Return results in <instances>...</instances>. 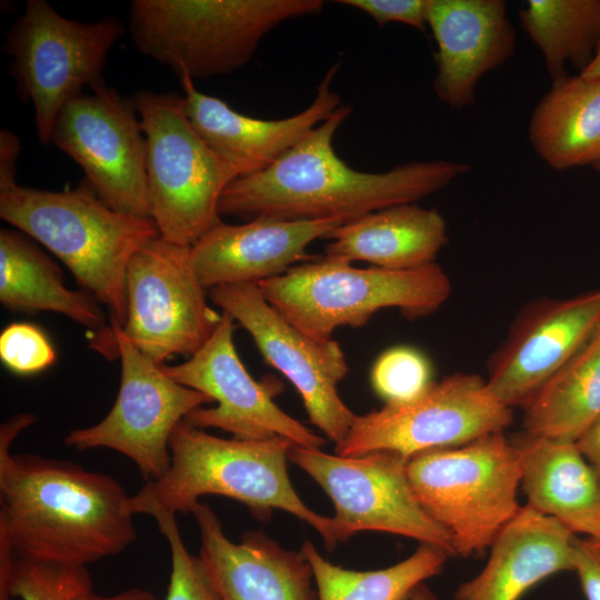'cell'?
Segmentation results:
<instances>
[{
	"label": "cell",
	"instance_id": "1",
	"mask_svg": "<svg viewBox=\"0 0 600 600\" xmlns=\"http://www.w3.org/2000/svg\"><path fill=\"white\" fill-rule=\"evenodd\" d=\"M34 421L19 413L0 427V547L74 568L124 551L137 532L120 482L70 461L10 452Z\"/></svg>",
	"mask_w": 600,
	"mask_h": 600
},
{
	"label": "cell",
	"instance_id": "2",
	"mask_svg": "<svg viewBox=\"0 0 600 600\" xmlns=\"http://www.w3.org/2000/svg\"><path fill=\"white\" fill-rule=\"evenodd\" d=\"M352 112L341 104L263 171L241 176L224 189L218 211L246 221L338 220L342 223L392 206L416 203L470 170L447 160L403 163L386 172L350 168L332 140Z\"/></svg>",
	"mask_w": 600,
	"mask_h": 600
},
{
	"label": "cell",
	"instance_id": "3",
	"mask_svg": "<svg viewBox=\"0 0 600 600\" xmlns=\"http://www.w3.org/2000/svg\"><path fill=\"white\" fill-rule=\"evenodd\" d=\"M292 444L282 437L223 439L182 420L170 438L169 470L130 497V510L133 514L154 509L186 514L192 512L200 497L223 496L240 501L260 520H268L272 509L296 516L312 526L331 551L338 543L333 519L311 510L288 476Z\"/></svg>",
	"mask_w": 600,
	"mask_h": 600
},
{
	"label": "cell",
	"instance_id": "4",
	"mask_svg": "<svg viewBox=\"0 0 600 600\" xmlns=\"http://www.w3.org/2000/svg\"><path fill=\"white\" fill-rule=\"evenodd\" d=\"M0 217L58 257L82 289L127 321V269L132 256L160 236L151 218L120 213L89 183L66 191L16 184L0 190Z\"/></svg>",
	"mask_w": 600,
	"mask_h": 600
},
{
	"label": "cell",
	"instance_id": "5",
	"mask_svg": "<svg viewBox=\"0 0 600 600\" xmlns=\"http://www.w3.org/2000/svg\"><path fill=\"white\" fill-rule=\"evenodd\" d=\"M322 0H132L136 49L192 80L229 74L280 23L323 10Z\"/></svg>",
	"mask_w": 600,
	"mask_h": 600
},
{
	"label": "cell",
	"instance_id": "6",
	"mask_svg": "<svg viewBox=\"0 0 600 600\" xmlns=\"http://www.w3.org/2000/svg\"><path fill=\"white\" fill-rule=\"evenodd\" d=\"M266 300L308 337L326 342L341 327L364 326L379 310L398 308L407 317L438 310L451 281L437 263L407 270L356 268L323 256L258 283Z\"/></svg>",
	"mask_w": 600,
	"mask_h": 600
},
{
	"label": "cell",
	"instance_id": "7",
	"mask_svg": "<svg viewBox=\"0 0 600 600\" xmlns=\"http://www.w3.org/2000/svg\"><path fill=\"white\" fill-rule=\"evenodd\" d=\"M422 509L451 536L456 556H482L521 506L516 448L503 431L431 449L407 464Z\"/></svg>",
	"mask_w": 600,
	"mask_h": 600
},
{
	"label": "cell",
	"instance_id": "8",
	"mask_svg": "<svg viewBox=\"0 0 600 600\" xmlns=\"http://www.w3.org/2000/svg\"><path fill=\"white\" fill-rule=\"evenodd\" d=\"M132 99L147 141L151 218L162 239L192 247L222 222L220 198L239 173L194 131L184 96L139 90Z\"/></svg>",
	"mask_w": 600,
	"mask_h": 600
},
{
	"label": "cell",
	"instance_id": "9",
	"mask_svg": "<svg viewBox=\"0 0 600 600\" xmlns=\"http://www.w3.org/2000/svg\"><path fill=\"white\" fill-rule=\"evenodd\" d=\"M123 33L117 16L81 22L62 17L44 0L27 1L6 32L3 52L19 98L33 106L39 142H52L61 110L83 88L93 92L107 87L106 61Z\"/></svg>",
	"mask_w": 600,
	"mask_h": 600
},
{
	"label": "cell",
	"instance_id": "10",
	"mask_svg": "<svg viewBox=\"0 0 600 600\" xmlns=\"http://www.w3.org/2000/svg\"><path fill=\"white\" fill-rule=\"evenodd\" d=\"M121 363L117 399L98 423L70 431L64 443L78 451L108 448L137 466L143 479L156 481L170 468L169 442L174 428L194 409L213 403L207 394L180 384L110 321Z\"/></svg>",
	"mask_w": 600,
	"mask_h": 600
},
{
	"label": "cell",
	"instance_id": "11",
	"mask_svg": "<svg viewBox=\"0 0 600 600\" xmlns=\"http://www.w3.org/2000/svg\"><path fill=\"white\" fill-rule=\"evenodd\" d=\"M288 459L333 501L338 542L359 531H382L437 546L456 557L450 533L420 506L409 482V459L380 450L359 457L292 444Z\"/></svg>",
	"mask_w": 600,
	"mask_h": 600
},
{
	"label": "cell",
	"instance_id": "12",
	"mask_svg": "<svg viewBox=\"0 0 600 600\" xmlns=\"http://www.w3.org/2000/svg\"><path fill=\"white\" fill-rule=\"evenodd\" d=\"M511 421L512 409L493 396L484 379L454 373L432 381L411 401L386 403L379 410L356 416L334 453L359 457L388 450L410 459L427 450L457 447L504 431Z\"/></svg>",
	"mask_w": 600,
	"mask_h": 600
},
{
	"label": "cell",
	"instance_id": "13",
	"mask_svg": "<svg viewBox=\"0 0 600 600\" xmlns=\"http://www.w3.org/2000/svg\"><path fill=\"white\" fill-rule=\"evenodd\" d=\"M191 262V247L160 236L144 243L127 269L126 337L157 364L193 356L210 339L221 313Z\"/></svg>",
	"mask_w": 600,
	"mask_h": 600
},
{
	"label": "cell",
	"instance_id": "14",
	"mask_svg": "<svg viewBox=\"0 0 600 600\" xmlns=\"http://www.w3.org/2000/svg\"><path fill=\"white\" fill-rule=\"evenodd\" d=\"M210 300L252 337L264 361L299 392L310 423L340 444L357 414L341 400L338 384L349 366L338 341H317L288 322L263 297L257 283L209 289Z\"/></svg>",
	"mask_w": 600,
	"mask_h": 600
},
{
	"label": "cell",
	"instance_id": "15",
	"mask_svg": "<svg viewBox=\"0 0 600 600\" xmlns=\"http://www.w3.org/2000/svg\"><path fill=\"white\" fill-rule=\"evenodd\" d=\"M137 113L133 99L108 86L83 93L61 110L52 142L82 168L104 204L120 213L151 218L147 141Z\"/></svg>",
	"mask_w": 600,
	"mask_h": 600
},
{
	"label": "cell",
	"instance_id": "16",
	"mask_svg": "<svg viewBox=\"0 0 600 600\" xmlns=\"http://www.w3.org/2000/svg\"><path fill=\"white\" fill-rule=\"evenodd\" d=\"M236 321L221 311V320L206 344L186 362L163 371L174 381L209 396L216 407H200L184 419L199 428H217L239 440L257 441L282 437L293 444L321 449L326 440L296 420L273 401L280 384L254 380L233 343Z\"/></svg>",
	"mask_w": 600,
	"mask_h": 600
},
{
	"label": "cell",
	"instance_id": "17",
	"mask_svg": "<svg viewBox=\"0 0 600 600\" xmlns=\"http://www.w3.org/2000/svg\"><path fill=\"white\" fill-rule=\"evenodd\" d=\"M600 327V290L538 299L517 316L488 361V388L506 407H521Z\"/></svg>",
	"mask_w": 600,
	"mask_h": 600
},
{
	"label": "cell",
	"instance_id": "18",
	"mask_svg": "<svg viewBox=\"0 0 600 600\" xmlns=\"http://www.w3.org/2000/svg\"><path fill=\"white\" fill-rule=\"evenodd\" d=\"M339 63L330 67L318 84L311 104L301 112L277 120L239 113L223 100L200 92L187 73H179L186 112L199 137L241 176L266 170L329 119L341 106L331 89Z\"/></svg>",
	"mask_w": 600,
	"mask_h": 600
},
{
	"label": "cell",
	"instance_id": "19",
	"mask_svg": "<svg viewBox=\"0 0 600 600\" xmlns=\"http://www.w3.org/2000/svg\"><path fill=\"white\" fill-rule=\"evenodd\" d=\"M428 26L437 42L433 90L451 108L476 101V87L516 51L503 0H430Z\"/></svg>",
	"mask_w": 600,
	"mask_h": 600
},
{
	"label": "cell",
	"instance_id": "20",
	"mask_svg": "<svg viewBox=\"0 0 600 600\" xmlns=\"http://www.w3.org/2000/svg\"><path fill=\"white\" fill-rule=\"evenodd\" d=\"M338 220L257 218L242 224L220 222L191 247V262L201 283L211 289L259 283L277 278L312 257L307 248L328 238Z\"/></svg>",
	"mask_w": 600,
	"mask_h": 600
},
{
	"label": "cell",
	"instance_id": "21",
	"mask_svg": "<svg viewBox=\"0 0 600 600\" xmlns=\"http://www.w3.org/2000/svg\"><path fill=\"white\" fill-rule=\"evenodd\" d=\"M191 513L199 529V556L223 600L317 599L313 572L301 550H287L262 531H246L234 543L206 502L199 501Z\"/></svg>",
	"mask_w": 600,
	"mask_h": 600
},
{
	"label": "cell",
	"instance_id": "22",
	"mask_svg": "<svg viewBox=\"0 0 600 600\" xmlns=\"http://www.w3.org/2000/svg\"><path fill=\"white\" fill-rule=\"evenodd\" d=\"M574 536L559 519L521 506L490 546L483 569L459 586L454 599L519 600L548 577L573 570Z\"/></svg>",
	"mask_w": 600,
	"mask_h": 600
},
{
	"label": "cell",
	"instance_id": "23",
	"mask_svg": "<svg viewBox=\"0 0 600 600\" xmlns=\"http://www.w3.org/2000/svg\"><path fill=\"white\" fill-rule=\"evenodd\" d=\"M328 238L331 242L324 256L407 270L436 262L448 234L446 220L437 209L406 203L342 223Z\"/></svg>",
	"mask_w": 600,
	"mask_h": 600
},
{
	"label": "cell",
	"instance_id": "24",
	"mask_svg": "<svg viewBox=\"0 0 600 600\" xmlns=\"http://www.w3.org/2000/svg\"><path fill=\"white\" fill-rule=\"evenodd\" d=\"M0 302L10 310L52 311L99 331L93 347L102 354L116 346L99 302L84 290L64 286L59 266L23 232L0 230Z\"/></svg>",
	"mask_w": 600,
	"mask_h": 600
},
{
	"label": "cell",
	"instance_id": "25",
	"mask_svg": "<svg viewBox=\"0 0 600 600\" xmlns=\"http://www.w3.org/2000/svg\"><path fill=\"white\" fill-rule=\"evenodd\" d=\"M530 144L550 168L563 171L600 161V77L566 76L534 107Z\"/></svg>",
	"mask_w": 600,
	"mask_h": 600
},
{
	"label": "cell",
	"instance_id": "26",
	"mask_svg": "<svg viewBox=\"0 0 600 600\" xmlns=\"http://www.w3.org/2000/svg\"><path fill=\"white\" fill-rule=\"evenodd\" d=\"M512 443L528 506L557 519L600 508L598 477L574 441L523 432Z\"/></svg>",
	"mask_w": 600,
	"mask_h": 600
},
{
	"label": "cell",
	"instance_id": "27",
	"mask_svg": "<svg viewBox=\"0 0 600 600\" xmlns=\"http://www.w3.org/2000/svg\"><path fill=\"white\" fill-rule=\"evenodd\" d=\"M524 432L576 441L600 416V327L522 406Z\"/></svg>",
	"mask_w": 600,
	"mask_h": 600
},
{
	"label": "cell",
	"instance_id": "28",
	"mask_svg": "<svg viewBox=\"0 0 600 600\" xmlns=\"http://www.w3.org/2000/svg\"><path fill=\"white\" fill-rule=\"evenodd\" d=\"M519 19L552 82L567 76V62L582 72L592 61L600 38V0H529Z\"/></svg>",
	"mask_w": 600,
	"mask_h": 600
},
{
	"label": "cell",
	"instance_id": "29",
	"mask_svg": "<svg viewBox=\"0 0 600 600\" xmlns=\"http://www.w3.org/2000/svg\"><path fill=\"white\" fill-rule=\"evenodd\" d=\"M317 583L319 600H410L414 589L439 574L449 553L440 547L420 543L403 561L391 567L354 571L327 561L306 540L301 548Z\"/></svg>",
	"mask_w": 600,
	"mask_h": 600
},
{
	"label": "cell",
	"instance_id": "30",
	"mask_svg": "<svg viewBox=\"0 0 600 600\" xmlns=\"http://www.w3.org/2000/svg\"><path fill=\"white\" fill-rule=\"evenodd\" d=\"M91 588L86 567L38 562L0 548V600H73Z\"/></svg>",
	"mask_w": 600,
	"mask_h": 600
},
{
	"label": "cell",
	"instance_id": "31",
	"mask_svg": "<svg viewBox=\"0 0 600 600\" xmlns=\"http://www.w3.org/2000/svg\"><path fill=\"white\" fill-rule=\"evenodd\" d=\"M147 514L156 520L170 547L171 573L166 600H223L202 558L186 548L176 514L160 509Z\"/></svg>",
	"mask_w": 600,
	"mask_h": 600
},
{
	"label": "cell",
	"instance_id": "32",
	"mask_svg": "<svg viewBox=\"0 0 600 600\" xmlns=\"http://www.w3.org/2000/svg\"><path fill=\"white\" fill-rule=\"evenodd\" d=\"M370 381L386 403H403L421 396L431 384V364L418 349L392 347L372 366Z\"/></svg>",
	"mask_w": 600,
	"mask_h": 600
},
{
	"label": "cell",
	"instance_id": "33",
	"mask_svg": "<svg viewBox=\"0 0 600 600\" xmlns=\"http://www.w3.org/2000/svg\"><path fill=\"white\" fill-rule=\"evenodd\" d=\"M56 358L48 337L34 324L14 322L0 334V359L14 373H37L50 367Z\"/></svg>",
	"mask_w": 600,
	"mask_h": 600
},
{
	"label": "cell",
	"instance_id": "34",
	"mask_svg": "<svg viewBox=\"0 0 600 600\" xmlns=\"http://www.w3.org/2000/svg\"><path fill=\"white\" fill-rule=\"evenodd\" d=\"M370 16L380 27L401 22L426 31L430 0H339Z\"/></svg>",
	"mask_w": 600,
	"mask_h": 600
},
{
	"label": "cell",
	"instance_id": "35",
	"mask_svg": "<svg viewBox=\"0 0 600 600\" xmlns=\"http://www.w3.org/2000/svg\"><path fill=\"white\" fill-rule=\"evenodd\" d=\"M572 566L587 600H600V543L591 538L572 540Z\"/></svg>",
	"mask_w": 600,
	"mask_h": 600
},
{
	"label": "cell",
	"instance_id": "36",
	"mask_svg": "<svg viewBox=\"0 0 600 600\" xmlns=\"http://www.w3.org/2000/svg\"><path fill=\"white\" fill-rule=\"evenodd\" d=\"M21 152L18 136L8 129L0 131V190L11 188L17 183V162Z\"/></svg>",
	"mask_w": 600,
	"mask_h": 600
},
{
	"label": "cell",
	"instance_id": "37",
	"mask_svg": "<svg viewBox=\"0 0 600 600\" xmlns=\"http://www.w3.org/2000/svg\"><path fill=\"white\" fill-rule=\"evenodd\" d=\"M574 442L594 470L600 484V416Z\"/></svg>",
	"mask_w": 600,
	"mask_h": 600
},
{
	"label": "cell",
	"instance_id": "38",
	"mask_svg": "<svg viewBox=\"0 0 600 600\" xmlns=\"http://www.w3.org/2000/svg\"><path fill=\"white\" fill-rule=\"evenodd\" d=\"M559 520L573 533H584L600 543V508Z\"/></svg>",
	"mask_w": 600,
	"mask_h": 600
},
{
	"label": "cell",
	"instance_id": "39",
	"mask_svg": "<svg viewBox=\"0 0 600 600\" xmlns=\"http://www.w3.org/2000/svg\"><path fill=\"white\" fill-rule=\"evenodd\" d=\"M73 600H157L156 596L146 589L130 588L112 596H101L93 588L78 594Z\"/></svg>",
	"mask_w": 600,
	"mask_h": 600
},
{
	"label": "cell",
	"instance_id": "40",
	"mask_svg": "<svg viewBox=\"0 0 600 600\" xmlns=\"http://www.w3.org/2000/svg\"><path fill=\"white\" fill-rule=\"evenodd\" d=\"M580 74L584 78L600 77V38L592 61Z\"/></svg>",
	"mask_w": 600,
	"mask_h": 600
},
{
	"label": "cell",
	"instance_id": "41",
	"mask_svg": "<svg viewBox=\"0 0 600 600\" xmlns=\"http://www.w3.org/2000/svg\"><path fill=\"white\" fill-rule=\"evenodd\" d=\"M410 600H437V598L424 583H421L414 589Z\"/></svg>",
	"mask_w": 600,
	"mask_h": 600
},
{
	"label": "cell",
	"instance_id": "42",
	"mask_svg": "<svg viewBox=\"0 0 600 600\" xmlns=\"http://www.w3.org/2000/svg\"><path fill=\"white\" fill-rule=\"evenodd\" d=\"M592 167L598 172V174L600 176V161L594 163Z\"/></svg>",
	"mask_w": 600,
	"mask_h": 600
}]
</instances>
